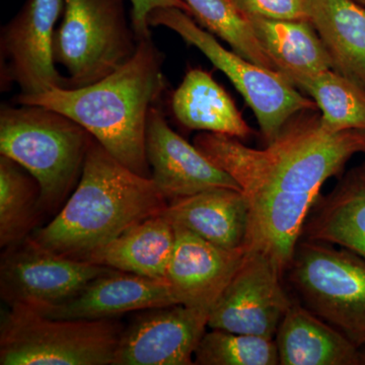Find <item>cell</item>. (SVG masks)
Wrapping results in <instances>:
<instances>
[{
    "label": "cell",
    "instance_id": "ba28073f",
    "mask_svg": "<svg viewBox=\"0 0 365 365\" xmlns=\"http://www.w3.org/2000/svg\"><path fill=\"white\" fill-rule=\"evenodd\" d=\"M309 311L365 346V260L349 250L304 239L287 270Z\"/></svg>",
    "mask_w": 365,
    "mask_h": 365
},
{
    "label": "cell",
    "instance_id": "4fadbf2b",
    "mask_svg": "<svg viewBox=\"0 0 365 365\" xmlns=\"http://www.w3.org/2000/svg\"><path fill=\"white\" fill-rule=\"evenodd\" d=\"M145 153L151 179L168 203L208 190L241 191L234 178L170 128L158 105L148 114Z\"/></svg>",
    "mask_w": 365,
    "mask_h": 365
},
{
    "label": "cell",
    "instance_id": "ac0fdd59",
    "mask_svg": "<svg viewBox=\"0 0 365 365\" xmlns=\"http://www.w3.org/2000/svg\"><path fill=\"white\" fill-rule=\"evenodd\" d=\"M302 237L349 250L365 260V163L348 173L309 212Z\"/></svg>",
    "mask_w": 365,
    "mask_h": 365
},
{
    "label": "cell",
    "instance_id": "52a82bcc",
    "mask_svg": "<svg viewBox=\"0 0 365 365\" xmlns=\"http://www.w3.org/2000/svg\"><path fill=\"white\" fill-rule=\"evenodd\" d=\"M148 24L174 31L227 76L253 110L266 144L272 143L297 113L318 110L314 100L297 91L279 72L263 68L235 51H228L182 9L158 7L148 14Z\"/></svg>",
    "mask_w": 365,
    "mask_h": 365
},
{
    "label": "cell",
    "instance_id": "603a6c76",
    "mask_svg": "<svg viewBox=\"0 0 365 365\" xmlns=\"http://www.w3.org/2000/svg\"><path fill=\"white\" fill-rule=\"evenodd\" d=\"M41 186L23 165L0 155V247L6 249L33 234L40 216Z\"/></svg>",
    "mask_w": 365,
    "mask_h": 365
},
{
    "label": "cell",
    "instance_id": "44dd1931",
    "mask_svg": "<svg viewBox=\"0 0 365 365\" xmlns=\"http://www.w3.org/2000/svg\"><path fill=\"white\" fill-rule=\"evenodd\" d=\"M175 242L174 225L163 211L127 230L93 254L88 262L123 272L165 279Z\"/></svg>",
    "mask_w": 365,
    "mask_h": 365
},
{
    "label": "cell",
    "instance_id": "7c38bea8",
    "mask_svg": "<svg viewBox=\"0 0 365 365\" xmlns=\"http://www.w3.org/2000/svg\"><path fill=\"white\" fill-rule=\"evenodd\" d=\"M209 312L172 304L137 312L122 331L113 365H193Z\"/></svg>",
    "mask_w": 365,
    "mask_h": 365
},
{
    "label": "cell",
    "instance_id": "5bb4252c",
    "mask_svg": "<svg viewBox=\"0 0 365 365\" xmlns=\"http://www.w3.org/2000/svg\"><path fill=\"white\" fill-rule=\"evenodd\" d=\"M174 227L176 242L165 280L178 304L210 313L241 267L248 248H220L181 225Z\"/></svg>",
    "mask_w": 365,
    "mask_h": 365
},
{
    "label": "cell",
    "instance_id": "30bf717a",
    "mask_svg": "<svg viewBox=\"0 0 365 365\" xmlns=\"http://www.w3.org/2000/svg\"><path fill=\"white\" fill-rule=\"evenodd\" d=\"M66 0H26L20 13L0 34L1 91L16 83L21 95L67 88L66 78L55 67V25Z\"/></svg>",
    "mask_w": 365,
    "mask_h": 365
},
{
    "label": "cell",
    "instance_id": "ffe728a7",
    "mask_svg": "<svg viewBox=\"0 0 365 365\" xmlns=\"http://www.w3.org/2000/svg\"><path fill=\"white\" fill-rule=\"evenodd\" d=\"M173 114L190 130L246 139L253 134L234 101L210 72L190 69L170 101Z\"/></svg>",
    "mask_w": 365,
    "mask_h": 365
},
{
    "label": "cell",
    "instance_id": "f546056e",
    "mask_svg": "<svg viewBox=\"0 0 365 365\" xmlns=\"http://www.w3.org/2000/svg\"><path fill=\"white\" fill-rule=\"evenodd\" d=\"M355 1L359 2L361 6H365V0H355Z\"/></svg>",
    "mask_w": 365,
    "mask_h": 365
},
{
    "label": "cell",
    "instance_id": "2e32d148",
    "mask_svg": "<svg viewBox=\"0 0 365 365\" xmlns=\"http://www.w3.org/2000/svg\"><path fill=\"white\" fill-rule=\"evenodd\" d=\"M163 215L174 223L220 248L247 247L250 211L240 190H208L168 204Z\"/></svg>",
    "mask_w": 365,
    "mask_h": 365
},
{
    "label": "cell",
    "instance_id": "8fae6325",
    "mask_svg": "<svg viewBox=\"0 0 365 365\" xmlns=\"http://www.w3.org/2000/svg\"><path fill=\"white\" fill-rule=\"evenodd\" d=\"M282 275L267 254L248 248L241 267L210 309L208 328L274 339L294 300L282 287Z\"/></svg>",
    "mask_w": 365,
    "mask_h": 365
},
{
    "label": "cell",
    "instance_id": "e0dca14e",
    "mask_svg": "<svg viewBox=\"0 0 365 365\" xmlns=\"http://www.w3.org/2000/svg\"><path fill=\"white\" fill-rule=\"evenodd\" d=\"M274 339L279 364L361 365L356 345L295 300Z\"/></svg>",
    "mask_w": 365,
    "mask_h": 365
},
{
    "label": "cell",
    "instance_id": "5b68a950",
    "mask_svg": "<svg viewBox=\"0 0 365 365\" xmlns=\"http://www.w3.org/2000/svg\"><path fill=\"white\" fill-rule=\"evenodd\" d=\"M123 329L117 318L52 319L9 307L0 323V364L113 365Z\"/></svg>",
    "mask_w": 365,
    "mask_h": 365
},
{
    "label": "cell",
    "instance_id": "7402d4cb",
    "mask_svg": "<svg viewBox=\"0 0 365 365\" xmlns=\"http://www.w3.org/2000/svg\"><path fill=\"white\" fill-rule=\"evenodd\" d=\"M311 11L333 71L365 91V6L355 0H312Z\"/></svg>",
    "mask_w": 365,
    "mask_h": 365
},
{
    "label": "cell",
    "instance_id": "d4e9b609",
    "mask_svg": "<svg viewBox=\"0 0 365 365\" xmlns=\"http://www.w3.org/2000/svg\"><path fill=\"white\" fill-rule=\"evenodd\" d=\"M190 16L204 30L227 42L232 51L257 66L277 71L247 18L232 0H184ZM278 72V71H277Z\"/></svg>",
    "mask_w": 365,
    "mask_h": 365
},
{
    "label": "cell",
    "instance_id": "6da1fadb",
    "mask_svg": "<svg viewBox=\"0 0 365 365\" xmlns=\"http://www.w3.org/2000/svg\"><path fill=\"white\" fill-rule=\"evenodd\" d=\"M194 145L239 184L249 205L247 248L260 250L287 272L322 187L357 153L365 130L327 131L318 110L297 113L264 150L201 132Z\"/></svg>",
    "mask_w": 365,
    "mask_h": 365
},
{
    "label": "cell",
    "instance_id": "9c48e42d",
    "mask_svg": "<svg viewBox=\"0 0 365 365\" xmlns=\"http://www.w3.org/2000/svg\"><path fill=\"white\" fill-rule=\"evenodd\" d=\"M4 250L0 295L9 307L40 309L58 306L112 269L52 253L30 237Z\"/></svg>",
    "mask_w": 365,
    "mask_h": 365
},
{
    "label": "cell",
    "instance_id": "cb8c5ba5",
    "mask_svg": "<svg viewBox=\"0 0 365 365\" xmlns=\"http://www.w3.org/2000/svg\"><path fill=\"white\" fill-rule=\"evenodd\" d=\"M321 111L327 131L365 130V91L333 69L321 72L300 86Z\"/></svg>",
    "mask_w": 365,
    "mask_h": 365
},
{
    "label": "cell",
    "instance_id": "7a4b0ae2",
    "mask_svg": "<svg viewBox=\"0 0 365 365\" xmlns=\"http://www.w3.org/2000/svg\"><path fill=\"white\" fill-rule=\"evenodd\" d=\"M165 56L151 39L139 40L126 64L93 85L52 88L20 95L18 105H38L71 118L86 129L118 162L144 178H151L145 153L148 114L167 88Z\"/></svg>",
    "mask_w": 365,
    "mask_h": 365
},
{
    "label": "cell",
    "instance_id": "484cf974",
    "mask_svg": "<svg viewBox=\"0 0 365 365\" xmlns=\"http://www.w3.org/2000/svg\"><path fill=\"white\" fill-rule=\"evenodd\" d=\"M197 365H277L275 339L211 329L194 355Z\"/></svg>",
    "mask_w": 365,
    "mask_h": 365
},
{
    "label": "cell",
    "instance_id": "4316f807",
    "mask_svg": "<svg viewBox=\"0 0 365 365\" xmlns=\"http://www.w3.org/2000/svg\"><path fill=\"white\" fill-rule=\"evenodd\" d=\"M244 16L266 20L311 21L312 0H232Z\"/></svg>",
    "mask_w": 365,
    "mask_h": 365
},
{
    "label": "cell",
    "instance_id": "3957f363",
    "mask_svg": "<svg viewBox=\"0 0 365 365\" xmlns=\"http://www.w3.org/2000/svg\"><path fill=\"white\" fill-rule=\"evenodd\" d=\"M168 204L151 178L132 172L93 138L78 186L58 215L30 237L52 253L88 262L129 228L162 213Z\"/></svg>",
    "mask_w": 365,
    "mask_h": 365
},
{
    "label": "cell",
    "instance_id": "d6986e66",
    "mask_svg": "<svg viewBox=\"0 0 365 365\" xmlns=\"http://www.w3.org/2000/svg\"><path fill=\"white\" fill-rule=\"evenodd\" d=\"M247 18L277 71L295 88L333 68L330 55L311 21Z\"/></svg>",
    "mask_w": 365,
    "mask_h": 365
},
{
    "label": "cell",
    "instance_id": "83f0119b",
    "mask_svg": "<svg viewBox=\"0 0 365 365\" xmlns=\"http://www.w3.org/2000/svg\"><path fill=\"white\" fill-rule=\"evenodd\" d=\"M131 24L139 40L150 36L148 14L158 7H177L190 16V9L184 0H130Z\"/></svg>",
    "mask_w": 365,
    "mask_h": 365
},
{
    "label": "cell",
    "instance_id": "8992f818",
    "mask_svg": "<svg viewBox=\"0 0 365 365\" xmlns=\"http://www.w3.org/2000/svg\"><path fill=\"white\" fill-rule=\"evenodd\" d=\"M138 45L124 0H66L53 54L55 63L66 68L67 88H78L123 66Z\"/></svg>",
    "mask_w": 365,
    "mask_h": 365
},
{
    "label": "cell",
    "instance_id": "277c9868",
    "mask_svg": "<svg viewBox=\"0 0 365 365\" xmlns=\"http://www.w3.org/2000/svg\"><path fill=\"white\" fill-rule=\"evenodd\" d=\"M93 139L78 122L49 108L2 105L0 110V153L40 182L42 215L56 210L78 186Z\"/></svg>",
    "mask_w": 365,
    "mask_h": 365
},
{
    "label": "cell",
    "instance_id": "f1b7e54d",
    "mask_svg": "<svg viewBox=\"0 0 365 365\" xmlns=\"http://www.w3.org/2000/svg\"><path fill=\"white\" fill-rule=\"evenodd\" d=\"M360 364L365 365V346L364 347L360 348Z\"/></svg>",
    "mask_w": 365,
    "mask_h": 365
},
{
    "label": "cell",
    "instance_id": "9a60e30c",
    "mask_svg": "<svg viewBox=\"0 0 365 365\" xmlns=\"http://www.w3.org/2000/svg\"><path fill=\"white\" fill-rule=\"evenodd\" d=\"M172 304L178 302L167 280L111 269L68 302L35 311L52 319H102Z\"/></svg>",
    "mask_w": 365,
    "mask_h": 365
}]
</instances>
